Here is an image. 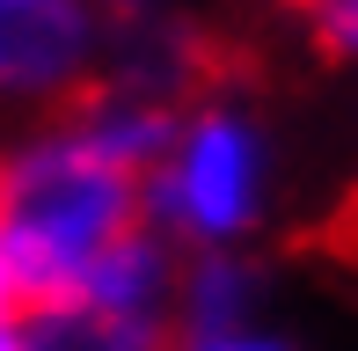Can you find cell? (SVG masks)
Masks as SVG:
<instances>
[{"label":"cell","mask_w":358,"mask_h":351,"mask_svg":"<svg viewBox=\"0 0 358 351\" xmlns=\"http://www.w3.org/2000/svg\"><path fill=\"white\" fill-rule=\"evenodd\" d=\"M146 176L124 169L80 117L0 154V249L29 308L73 300L95 264L146 227Z\"/></svg>","instance_id":"1"},{"label":"cell","mask_w":358,"mask_h":351,"mask_svg":"<svg viewBox=\"0 0 358 351\" xmlns=\"http://www.w3.org/2000/svg\"><path fill=\"white\" fill-rule=\"evenodd\" d=\"M103 22L95 0H0V95L52 103L103 73Z\"/></svg>","instance_id":"3"},{"label":"cell","mask_w":358,"mask_h":351,"mask_svg":"<svg viewBox=\"0 0 358 351\" xmlns=\"http://www.w3.org/2000/svg\"><path fill=\"white\" fill-rule=\"evenodd\" d=\"M256 293H264V278H256L241 257H227V249H205V257L183 264V285H176V322H183V344H205V337H249V308Z\"/></svg>","instance_id":"5"},{"label":"cell","mask_w":358,"mask_h":351,"mask_svg":"<svg viewBox=\"0 0 358 351\" xmlns=\"http://www.w3.org/2000/svg\"><path fill=\"white\" fill-rule=\"evenodd\" d=\"M0 351H29V344H22V337H8V344H0Z\"/></svg>","instance_id":"9"},{"label":"cell","mask_w":358,"mask_h":351,"mask_svg":"<svg viewBox=\"0 0 358 351\" xmlns=\"http://www.w3.org/2000/svg\"><path fill=\"white\" fill-rule=\"evenodd\" d=\"M29 351H169V315H124L110 300H52L22 315Z\"/></svg>","instance_id":"4"},{"label":"cell","mask_w":358,"mask_h":351,"mask_svg":"<svg viewBox=\"0 0 358 351\" xmlns=\"http://www.w3.org/2000/svg\"><path fill=\"white\" fill-rule=\"evenodd\" d=\"M183 351H285L271 337H205V344H183Z\"/></svg>","instance_id":"8"},{"label":"cell","mask_w":358,"mask_h":351,"mask_svg":"<svg viewBox=\"0 0 358 351\" xmlns=\"http://www.w3.org/2000/svg\"><path fill=\"white\" fill-rule=\"evenodd\" d=\"M315 22H322V37H329L336 52L358 59V0H315Z\"/></svg>","instance_id":"6"},{"label":"cell","mask_w":358,"mask_h":351,"mask_svg":"<svg viewBox=\"0 0 358 351\" xmlns=\"http://www.w3.org/2000/svg\"><path fill=\"white\" fill-rule=\"evenodd\" d=\"M22 315H29V300H22V285H15V271H8V249H0V344L22 337Z\"/></svg>","instance_id":"7"},{"label":"cell","mask_w":358,"mask_h":351,"mask_svg":"<svg viewBox=\"0 0 358 351\" xmlns=\"http://www.w3.org/2000/svg\"><path fill=\"white\" fill-rule=\"evenodd\" d=\"M264 190H271V154L241 110L205 103L183 117L169 162L146 176V220L169 242L205 249H234L241 234L264 220Z\"/></svg>","instance_id":"2"}]
</instances>
